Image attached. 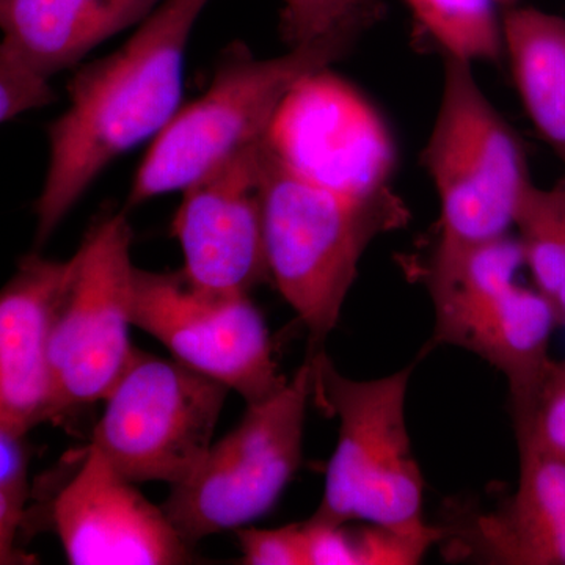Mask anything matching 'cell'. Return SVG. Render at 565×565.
I'll return each mask as SVG.
<instances>
[{"label": "cell", "mask_w": 565, "mask_h": 565, "mask_svg": "<svg viewBox=\"0 0 565 565\" xmlns=\"http://www.w3.org/2000/svg\"><path fill=\"white\" fill-rule=\"evenodd\" d=\"M305 565H414L437 539L412 537L382 526L330 525L315 519L299 522Z\"/></svg>", "instance_id": "18"}, {"label": "cell", "mask_w": 565, "mask_h": 565, "mask_svg": "<svg viewBox=\"0 0 565 565\" xmlns=\"http://www.w3.org/2000/svg\"><path fill=\"white\" fill-rule=\"evenodd\" d=\"M553 565H565V525L556 544L555 563Z\"/></svg>", "instance_id": "28"}, {"label": "cell", "mask_w": 565, "mask_h": 565, "mask_svg": "<svg viewBox=\"0 0 565 565\" xmlns=\"http://www.w3.org/2000/svg\"><path fill=\"white\" fill-rule=\"evenodd\" d=\"M71 267L31 253L0 289V433L25 437L51 422L52 323Z\"/></svg>", "instance_id": "14"}, {"label": "cell", "mask_w": 565, "mask_h": 565, "mask_svg": "<svg viewBox=\"0 0 565 565\" xmlns=\"http://www.w3.org/2000/svg\"><path fill=\"white\" fill-rule=\"evenodd\" d=\"M473 63L445 55L444 92L423 159L440 200L433 263L455 262L514 226L527 182L525 152L487 99Z\"/></svg>", "instance_id": "5"}, {"label": "cell", "mask_w": 565, "mask_h": 565, "mask_svg": "<svg viewBox=\"0 0 565 565\" xmlns=\"http://www.w3.org/2000/svg\"><path fill=\"white\" fill-rule=\"evenodd\" d=\"M311 403L340 423L321 504L311 519L330 525L364 522L440 541L423 519L424 479L405 419L412 366L374 381H353L322 351L308 359Z\"/></svg>", "instance_id": "3"}, {"label": "cell", "mask_w": 565, "mask_h": 565, "mask_svg": "<svg viewBox=\"0 0 565 565\" xmlns=\"http://www.w3.org/2000/svg\"><path fill=\"white\" fill-rule=\"evenodd\" d=\"M310 403L307 360L278 392L247 404L232 433L214 441L199 468L172 487L162 508L189 544L241 530L273 511L302 463Z\"/></svg>", "instance_id": "7"}, {"label": "cell", "mask_w": 565, "mask_h": 565, "mask_svg": "<svg viewBox=\"0 0 565 565\" xmlns=\"http://www.w3.org/2000/svg\"><path fill=\"white\" fill-rule=\"evenodd\" d=\"M28 484L0 487V565L33 563L17 548V537L25 519Z\"/></svg>", "instance_id": "25"}, {"label": "cell", "mask_w": 565, "mask_h": 565, "mask_svg": "<svg viewBox=\"0 0 565 565\" xmlns=\"http://www.w3.org/2000/svg\"><path fill=\"white\" fill-rule=\"evenodd\" d=\"M514 226L535 289L553 305L565 277V184L544 189L527 182L516 204Z\"/></svg>", "instance_id": "19"}, {"label": "cell", "mask_w": 565, "mask_h": 565, "mask_svg": "<svg viewBox=\"0 0 565 565\" xmlns=\"http://www.w3.org/2000/svg\"><path fill=\"white\" fill-rule=\"evenodd\" d=\"M407 218L393 191L374 196L329 191L286 169L266 147L263 233L269 280L308 330L313 351L340 322L366 248Z\"/></svg>", "instance_id": "2"}, {"label": "cell", "mask_w": 565, "mask_h": 565, "mask_svg": "<svg viewBox=\"0 0 565 565\" xmlns=\"http://www.w3.org/2000/svg\"><path fill=\"white\" fill-rule=\"evenodd\" d=\"M520 476L515 493L471 530L468 555L490 564L552 565L565 523V459L516 435Z\"/></svg>", "instance_id": "16"}, {"label": "cell", "mask_w": 565, "mask_h": 565, "mask_svg": "<svg viewBox=\"0 0 565 565\" xmlns=\"http://www.w3.org/2000/svg\"><path fill=\"white\" fill-rule=\"evenodd\" d=\"M132 228L125 214L93 223L71 256L50 341L51 422L104 401L132 362Z\"/></svg>", "instance_id": "8"}, {"label": "cell", "mask_w": 565, "mask_h": 565, "mask_svg": "<svg viewBox=\"0 0 565 565\" xmlns=\"http://www.w3.org/2000/svg\"><path fill=\"white\" fill-rule=\"evenodd\" d=\"M497 2L500 3V7H509L511 9L519 0H497Z\"/></svg>", "instance_id": "29"}, {"label": "cell", "mask_w": 565, "mask_h": 565, "mask_svg": "<svg viewBox=\"0 0 565 565\" xmlns=\"http://www.w3.org/2000/svg\"><path fill=\"white\" fill-rule=\"evenodd\" d=\"M525 266L522 245L505 236L430 264L427 275L435 311L434 343L473 352L508 381L514 423L533 412L553 359L555 308L537 289L516 282Z\"/></svg>", "instance_id": "6"}, {"label": "cell", "mask_w": 565, "mask_h": 565, "mask_svg": "<svg viewBox=\"0 0 565 565\" xmlns=\"http://www.w3.org/2000/svg\"><path fill=\"white\" fill-rule=\"evenodd\" d=\"M424 31L445 55L467 62H497L503 52V24L497 0H405Z\"/></svg>", "instance_id": "20"}, {"label": "cell", "mask_w": 565, "mask_h": 565, "mask_svg": "<svg viewBox=\"0 0 565 565\" xmlns=\"http://www.w3.org/2000/svg\"><path fill=\"white\" fill-rule=\"evenodd\" d=\"M264 140L286 169L329 191L353 196L392 191L394 145L385 122L330 68L294 85Z\"/></svg>", "instance_id": "11"}, {"label": "cell", "mask_w": 565, "mask_h": 565, "mask_svg": "<svg viewBox=\"0 0 565 565\" xmlns=\"http://www.w3.org/2000/svg\"><path fill=\"white\" fill-rule=\"evenodd\" d=\"M54 102L55 93L50 81L33 76L17 63L0 57V122Z\"/></svg>", "instance_id": "24"}, {"label": "cell", "mask_w": 565, "mask_h": 565, "mask_svg": "<svg viewBox=\"0 0 565 565\" xmlns=\"http://www.w3.org/2000/svg\"><path fill=\"white\" fill-rule=\"evenodd\" d=\"M24 438L0 433V487L25 484Z\"/></svg>", "instance_id": "26"}, {"label": "cell", "mask_w": 565, "mask_h": 565, "mask_svg": "<svg viewBox=\"0 0 565 565\" xmlns=\"http://www.w3.org/2000/svg\"><path fill=\"white\" fill-rule=\"evenodd\" d=\"M51 520L73 565L192 563V545L166 509L147 500L92 444L76 473L55 494Z\"/></svg>", "instance_id": "13"}, {"label": "cell", "mask_w": 565, "mask_h": 565, "mask_svg": "<svg viewBox=\"0 0 565 565\" xmlns=\"http://www.w3.org/2000/svg\"><path fill=\"white\" fill-rule=\"evenodd\" d=\"M501 24L516 92L534 128L563 162L565 184V18L514 6Z\"/></svg>", "instance_id": "17"}, {"label": "cell", "mask_w": 565, "mask_h": 565, "mask_svg": "<svg viewBox=\"0 0 565 565\" xmlns=\"http://www.w3.org/2000/svg\"><path fill=\"white\" fill-rule=\"evenodd\" d=\"M132 323L172 359L225 385L247 404L266 399L288 381L250 294L212 296L193 289L181 270L136 269Z\"/></svg>", "instance_id": "10"}, {"label": "cell", "mask_w": 565, "mask_h": 565, "mask_svg": "<svg viewBox=\"0 0 565 565\" xmlns=\"http://www.w3.org/2000/svg\"><path fill=\"white\" fill-rule=\"evenodd\" d=\"M355 41L334 36L269 58H256L241 44L233 46L218 63L210 88L181 107L152 140L134 178L128 206L184 191L218 163L263 140L294 85L329 70Z\"/></svg>", "instance_id": "4"}, {"label": "cell", "mask_w": 565, "mask_h": 565, "mask_svg": "<svg viewBox=\"0 0 565 565\" xmlns=\"http://www.w3.org/2000/svg\"><path fill=\"white\" fill-rule=\"evenodd\" d=\"M230 393L178 360L137 351L104 397L92 445L136 484H181L214 444Z\"/></svg>", "instance_id": "9"}, {"label": "cell", "mask_w": 565, "mask_h": 565, "mask_svg": "<svg viewBox=\"0 0 565 565\" xmlns=\"http://www.w3.org/2000/svg\"><path fill=\"white\" fill-rule=\"evenodd\" d=\"M264 139L182 191L172 230L184 259L181 274L196 291L244 296L269 280L263 233Z\"/></svg>", "instance_id": "12"}, {"label": "cell", "mask_w": 565, "mask_h": 565, "mask_svg": "<svg viewBox=\"0 0 565 565\" xmlns=\"http://www.w3.org/2000/svg\"><path fill=\"white\" fill-rule=\"evenodd\" d=\"M515 433L565 459V360H553L530 418L516 424Z\"/></svg>", "instance_id": "22"}, {"label": "cell", "mask_w": 565, "mask_h": 565, "mask_svg": "<svg viewBox=\"0 0 565 565\" xmlns=\"http://www.w3.org/2000/svg\"><path fill=\"white\" fill-rule=\"evenodd\" d=\"M163 0H0V57L50 81L111 36L139 25Z\"/></svg>", "instance_id": "15"}, {"label": "cell", "mask_w": 565, "mask_h": 565, "mask_svg": "<svg viewBox=\"0 0 565 565\" xmlns=\"http://www.w3.org/2000/svg\"><path fill=\"white\" fill-rule=\"evenodd\" d=\"M243 563L247 565H305L299 522L273 530H237Z\"/></svg>", "instance_id": "23"}, {"label": "cell", "mask_w": 565, "mask_h": 565, "mask_svg": "<svg viewBox=\"0 0 565 565\" xmlns=\"http://www.w3.org/2000/svg\"><path fill=\"white\" fill-rule=\"evenodd\" d=\"M553 308H555L557 323L565 326V277L559 292L556 294L555 300H553Z\"/></svg>", "instance_id": "27"}, {"label": "cell", "mask_w": 565, "mask_h": 565, "mask_svg": "<svg viewBox=\"0 0 565 565\" xmlns=\"http://www.w3.org/2000/svg\"><path fill=\"white\" fill-rule=\"evenodd\" d=\"M280 32L289 47L334 36L359 40L382 20L384 0H281Z\"/></svg>", "instance_id": "21"}, {"label": "cell", "mask_w": 565, "mask_h": 565, "mask_svg": "<svg viewBox=\"0 0 565 565\" xmlns=\"http://www.w3.org/2000/svg\"><path fill=\"white\" fill-rule=\"evenodd\" d=\"M210 2L163 0L121 47L76 71L68 109L47 128L36 244L50 239L115 159L154 140L181 109L185 50Z\"/></svg>", "instance_id": "1"}]
</instances>
